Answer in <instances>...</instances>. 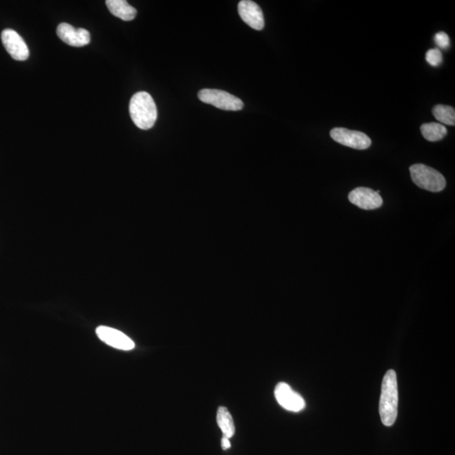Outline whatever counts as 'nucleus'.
<instances>
[{
  "instance_id": "f257e3e1",
  "label": "nucleus",
  "mask_w": 455,
  "mask_h": 455,
  "mask_svg": "<svg viewBox=\"0 0 455 455\" xmlns=\"http://www.w3.org/2000/svg\"><path fill=\"white\" fill-rule=\"evenodd\" d=\"M398 384L395 370L389 369L383 378L380 400V415L387 427L394 425L398 414Z\"/></svg>"
},
{
  "instance_id": "9d476101",
  "label": "nucleus",
  "mask_w": 455,
  "mask_h": 455,
  "mask_svg": "<svg viewBox=\"0 0 455 455\" xmlns=\"http://www.w3.org/2000/svg\"><path fill=\"white\" fill-rule=\"evenodd\" d=\"M96 334L100 339L112 348L129 351L135 347L134 342L125 333L107 326H99Z\"/></svg>"
},
{
  "instance_id": "7ed1b4c3",
  "label": "nucleus",
  "mask_w": 455,
  "mask_h": 455,
  "mask_svg": "<svg viewBox=\"0 0 455 455\" xmlns=\"http://www.w3.org/2000/svg\"><path fill=\"white\" fill-rule=\"evenodd\" d=\"M411 179L418 187L432 192H439L446 187L443 174L431 167L416 164L410 167Z\"/></svg>"
},
{
  "instance_id": "dca6fc26",
  "label": "nucleus",
  "mask_w": 455,
  "mask_h": 455,
  "mask_svg": "<svg viewBox=\"0 0 455 455\" xmlns=\"http://www.w3.org/2000/svg\"><path fill=\"white\" fill-rule=\"evenodd\" d=\"M426 60L431 66H439L443 62L442 53L438 49L428 50L427 54H426Z\"/></svg>"
},
{
  "instance_id": "39448f33",
  "label": "nucleus",
  "mask_w": 455,
  "mask_h": 455,
  "mask_svg": "<svg viewBox=\"0 0 455 455\" xmlns=\"http://www.w3.org/2000/svg\"><path fill=\"white\" fill-rule=\"evenodd\" d=\"M333 140L344 146L350 147L359 151H363L371 146L372 141L367 134L359 131H352L343 127H336L330 132Z\"/></svg>"
},
{
  "instance_id": "423d86ee",
  "label": "nucleus",
  "mask_w": 455,
  "mask_h": 455,
  "mask_svg": "<svg viewBox=\"0 0 455 455\" xmlns=\"http://www.w3.org/2000/svg\"><path fill=\"white\" fill-rule=\"evenodd\" d=\"M275 398L279 405L283 408L298 413L305 408V400L298 392L294 391L289 385L286 383H278L275 388Z\"/></svg>"
},
{
  "instance_id": "f03ea898",
  "label": "nucleus",
  "mask_w": 455,
  "mask_h": 455,
  "mask_svg": "<svg viewBox=\"0 0 455 455\" xmlns=\"http://www.w3.org/2000/svg\"><path fill=\"white\" fill-rule=\"evenodd\" d=\"M129 112L134 125L143 130H148L154 127L158 116L154 99L145 91H140L132 97Z\"/></svg>"
},
{
  "instance_id": "2eb2a0df",
  "label": "nucleus",
  "mask_w": 455,
  "mask_h": 455,
  "mask_svg": "<svg viewBox=\"0 0 455 455\" xmlns=\"http://www.w3.org/2000/svg\"><path fill=\"white\" fill-rule=\"evenodd\" d=\"M432 114L439 122L443 125L449 126L455 125L454 108L450 105H437L432 109Z\"/></svg>"
},
{
  "instance_id": "0eeeda50",
  "label": "nucleus",
  "mask_w": 455,
  "mask_h": 455,
  "mask_svg": "<svg viewBox=\"0 0 455 455\" xmlns=\"http://www.w3.org/2000/svg\"><path fill=\"white\" fill-rule=\"evenodd\" d=\"M3 47L14 60L25 61L29 57V49L21 36L12 29H5L1 34Z\"/></svg>"
},
{
  "instance_id": "1a4fd4ad",
  "label": "nucleus",
  "mask_w": 455,
  "mask_h": 455,
  "mask_svg": "<svg viewBox=\"0 0 455 455\" xmlns=\"http://www.w3.org/2000/svg\"><path fill=\"white\" fill-rule=\"evenodd\" d=\"M57 34L62 41L72 47H83L90 42V32L86 29H76L68 23H61L57 28Z\"/></svg>"
},
{
  "instance_id": "6e6552de",
  "label": "nucleus",
  "mask_w": 455,
  "mask_h": 455,
  "mask_svg": "<svg viewBox=\"0 0 455 455\" xmlns=\"http://www.w3.org/2000/svg\"><path fill=\"white\" fill-rule=\"evenodd\" d=\"M348 199L352 205L364 210L378 209L383 205V199L377 192L367 187H358L348 195Z\"/></svg>"
},
{
  "instance_id": "a211bd4d",
  "label": "nucleus",
  "mask_w": 455,
  "mask_h": 455,
  "mask_svg": "<svg viewBox=\"0 0 455 455\" xmlns=\"http://www.w3.org/2000/svg\"><path fill=\"white\" fill-rule=\"evenodd\" d=\"M221 444L224 450L231 449V442H229V439H228L227 437L223 436V438H222Z\"/></svg>"
},
{
  "instance_id": "ddd939ff",
  "label": "nucleus",
  "mask_w": 455,
  "mask_h": 455,
  "mask_svg": "<svg viewBox=\"0 0 455 455\" xmlns=\"http://www.w3.org/2000/svg\"><path fill=\"white\" fill-rule=\"evenodd\" d=\"M217 422L218 427L223 432L224 436L227 437L228 439H231L235 435V427L234 420H233L231 414L226 407H218Z\"/></svg>"
},
{
  "instance_id": "4468645a",
  "label": "nucleus",
  "mask_w": 455,
  "mask_h": 455,
  "mask_svg": "<svg viewBox=\"0 0 455 455\" xmlns=\"http://www.w3.org/2000/svg\"><path fill=\"white\" fill-rule=\"evenodd\" d=\"M421 132L425 140L430 142L442 140L447 135L445 126L439 122L424 123L421 126Z\"/></svg>"
},
{
  "instance_id": "9b49d317",
  "label": "nucleus",
  "mask_w": 455,
  "mask_h": 455,
  "mask_svg": "<svg viewBox=\"0 0 455 455\" xmlns=\"http://www.w3.org/2000/svg\"><path fill=\"white\" fill-rule=\"evenodd\" d=\"M238 12L242 19L251 28L257 31L264 28L263 13L257 3L250 0H242L239 3Z\"/></svg>"
},
{
  "instance_id": "f8f14e48",
  "label": "nucleus",
  "mask_w": 455,
  "mask_h": 455,
  "mask_svg": "<svg viewBox=\"0 0 455 455\" xmlns=\"http://www.w3.org/2000/svg\"><path fill=\"white\" fill-rule=\"evenodd\" d=\"M105 3L110 12L122 21H133L137 16V10L125 0H107Z\"/></svg>"
},
{
  "instance_id": "20e7f679",
  "label": "nucleus",
  "mask_w": 455,
  "mask_h": 455,
  "mask_svg": "<svg viewBox=\"0 0 455 455\" xmlns=\"http://www.w3.org/2000/svg\"><path fill=\"white\" fill-rule=\"evenodd\" d=\"M199 100L224 111H239L244 107L238 97L220 90L205 89L199 91Z\"/></svg>"
},
{
  "instance_id": "f3484780",
  "label": "nucleus",
  "mask_w": 455,
  "mask_h": 455,
  "mask_svg": "<svg viewBox=\"0 0 455 455\" xmlns=\"http://www.w3.org/2000/svg\"><path fill=\"white\" fill-rule=\"evenodd\" d=\"M434 40L436 44L438 45L440 49H447L450 45L449 36H447L445 32L441 31L437 34Z\"/></svg>"
}]
</instances>
